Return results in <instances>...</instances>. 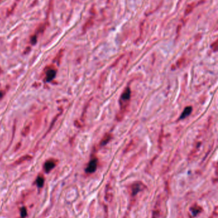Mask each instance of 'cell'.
Listing matches in <instances>:
<instances>
[{"mask_svg": "<svg viewBox=\"0 0 218 218\" xmlns=\"http://www.w3.org/2000/svg\"><path fill=\"white\" fill-rule=\"evenodd\" d=\"M192 110V109L191 106L187 107L185 108L184 110V111L182 112V113L181 114V115H180V119H184L185 118H186L187 116H189V115L191 114V113Z\"/></svg>", "mask_w": 218, "mask_h": 218, "instance_id": "3", "label": "cell"}, {"mask_svg": "<svg viewBox=\"0 0 218 218\" xmlns=\"http://www.w3.org/2000/svg\"><path fill=\"white\" fill-rule=\"evenodd\" d=\"M54 167L55 163L53 161H47L44 164V170L46 171V172L48 173L52 169H53Z\"/></svg>", "mask_w": 218, "mask_h": 218, "instance_id": "4", "label": "cell"}, {"mask_svg": "<svg viewBox=\"0 0 218 218\" xmlns=\"http://www.w3.org/2000/svg\"><path fill=\"white\" fill-rule=\"evenodd\" d=\"M194 3H192V4H190V5H189L187 7V8H186V11H185V14L186 15H188L190 14L191 12L192 11V10H193L194 8Z\"/></svg>", "mask_w": 218, "mask_h": 218, "instance_id": "9", "label": "cell"}, {"mask_svg": "<svg viewBox=\"0 0 218 218\" xmlns=\"http://www.w3.org/2000/svg\"><path fill=\"white\" fill-rule=\"evenodd\" d=\"M142 186H143L142 183H138V182L132 185V195H134L136 193H137L138 191H141V188Z\"/></svg>", "mask_w": 218, "mask_h": 218, "instance_id": "6", "label": "cell"}, {"mask_svg": "<svg viewBox=\"0 0 218 218\" xmlns=\"http://www.w3.org/2000/svg\"><path fill=\"white\" fill-rule=\"evenodd\" d=\"M56 76V71L53 70H49L46 73V81L50 82Z\"/></svg>", "mask_w": 218, "mask_h": 218, "instance_id": "5", "label": "cell"}, {"mask_svg": "<svg viewBox=\"0 0 218 218\" xmlns=\"http://www.w3.org/2000/svg\"><path fill=\"white\" fill-rule=\"evenodd\" d=\"M131 92L129 87H127L125 89V90L122 93V95L120 98V112H119L118 117V119H122L123 118V115L125 113V111L127 109L128 106L129 105L130 100H131Z\"/></svg>", "mask_w": 218, "mask_h": 218, "instance_id": "1", "label": "cell"}, {"mask_svg": "<svg viewBox=\"0 0 218 218\" xmlns=\"http://www.w3.org/2000/svg\"><path fill=\"white\" fill-rule=\"evenodd\" d=\"M97 162L98 161L97 158H93V159L91 160L86 168V172L89 173H93L96 170L97 167Z\"/></svg>", "mask_w": 218, "mask_h": 218, "instance_id": "2", "label": "cell"}, {"mask_svg": "<svg viewBox=\"0 0 218 218\" xmlns=\"http://www.w3.org/2000/svg\"><path fill=\"white\" fill-rule=\"evenodd\" d=\"M36 183H37V186L38 188H42L43 186H44V179L42 177H38L36 180Z\"/></svg>", "mask_w": 218, "mask_h": 218, "instance_id": "8", "label": "cell"}, {"mask_svg": "<svg viewBox=\"0 0 218 218\" xmlns=\"http://www.w3.org/2000/svg\"><path fill=\"white\" fill-rule=\"evenodd\" d=\"M21 211V216L22 218L25 217L27 216V210L25 207H22L20 210Z\"/></svg>", "mask_w": 218, "mask_h": 218, "instance_id": "10", "label": "cell"}, {"mask_svg": "<svg viewBox=\"0 0 218 218\" xmlns=\"http://www.w3.org/2000/svg\"><path fill=\"white\" fill-rule=\"evenodd\" d=\"M111 135L106 134L105 136H104V138L102 139L101 143H100V145H101V146L105 145L107 143H108L109 141L111 140Z\"/></svg>", "mask_w": 218, "mask_h": 218, "instance_id": "7", "label": "cell"}, {"mask_svg": "<svg viewBox=\"0 0 218 218\" xmlns=\"http://www.w3.org/2000/svg\"><path fill=\"white\" fill-rule=\"evenodd\" d=\"M211 48L214 50V51H216L217 48V40H216L215 42L213 43L211 45Z\"/></svg>", "mask_w": 218, "mask_h": 218, "instance_id": "11", "label": "cell"}]
</instances>
